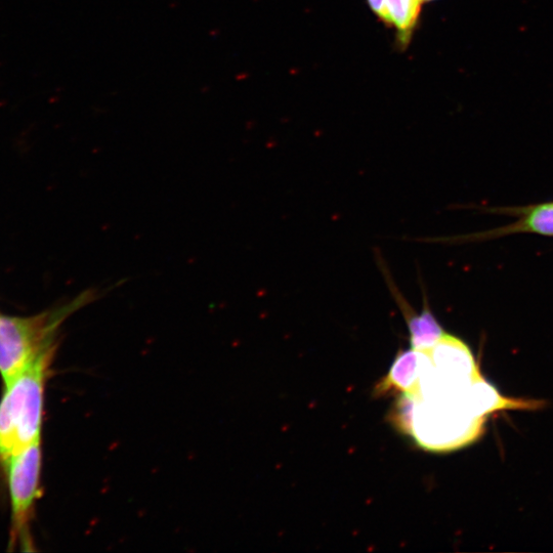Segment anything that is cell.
<instances>
[{"instance_id": "cell-2", "label": "cell", "mask_w": 553, "mask_h": 553, "mask_svg": "<svg viewBox=\"0 0 553 553\" xmlns=\"http://www.w3.org/2000/svg\"><path fill=\"white\" fill-rule=\"evenodd\" d=\"M63 315L44 313L33 317L0 315V375L5 385L23 372L45 349L55 345Z\"/></svg>"}, {"instance_id": "cell-9", "label": "cell", "mask_w": 553, "mask_h": 553, "mask_svg": "<svg viewBox=\"0 0 553 553\" xmlns=\"http://www.w3.org/2000/svg\"><path fill=\"white\" fill-rule=\"evenodd\" d=\"M423 3L433 2V0H422Z\"/></svg>"}, {"instance_id": "cell-8", "label": "cell", "mask_w": 553, "mask_h": 553, "mask_svg": "<svg viewBox=\"0 0 553 553\" xmlns=\"http://www.w3.org/2000/svg\"><path fill=\"white\" fill-rule=\"evenodd\" d=\"M368 5L373 13L387 26L392 27V21L388 10L387 0H368Z\"/></svg>"}, {"instance_id": "cell-1", "label": "cell", "mask_w": 553, "mask_h": 553, "mask_svg": "<svg viewBox=\"0 0 553 553\" xmlns=\"http://www.w3.org/2000/svg\"><path fill=\"white\" fill-rule=\"evenodd\" d=\"M56 345L42 351L8 385L0 401V460L40 442L47 379Z\"/></svg>"}, {"instance_id": "cell-3", "label": "cell", "mask_w": 553, "mask_h": 553, "mask_svg": "<svg viewBox=\"0 0 553 553\" xmlns=\"http://www.w3.org/2000/svg\"><path fill=\"white\" fill-rule=\"evenodd\" d=\"M12 505L11 544L19 540L21 545H31L29 522L33 507L39 497L41 474L40 442L23 449L6 463Z\"/></svg>"}, {"instance_id": "cell-4", "label": "cell", "mask_w": 553, "mask_h": 553, "mask_svg": "<svg viewBox=\"0 0 553 553\" xmlns=\"http://www.w3.org/2000/svg\"><path fill=\"white\" fill-rule=\"evenodd\" d=\"M502 214L516 215L519 220L508 226L485 233L467 236L469 240H489L512 234H537L553 237V202L541 203L519 208L494 209Z\"/></svg>"}, {"instance_id": "cell-7", "label": "cell", "mask_w": 553, "mask_h": 553, "mask_svg": "<svg viewBox=\"0 0 553 553\" xmlns=\"http://www.w3.org/2000/svg\"><path fill=\"white\" fill-rule=\"evenodd\" d=\"M392 27L397 29L398 46L406 49L421 13L422 0H387Z\"/></svg>"}, {"instance_id": "cell-5", "label": "cell", "mask_w": 553, "mask_h": 553, "mask_svg": "<svg viewBox=\"0 0 553 553\" xmlns=\"http://www.w3.org/2000/svg\"><path fill=\"white\" fill-rule=\"evenodd\" d=\"M431 362L430 352L411 349L401 352L395 359L389 374L375 388V394L382 396L402 392L413 397L419 389L422 374Z\"/></svg>"}, {"instance_id": "cell-6", "label": "cell", "mask_w": 553, "mask_h": 553, "mask_svg": "<svg viewBox=\"0 0 553 553\" xmlns=\"http://www.w3.org/2000/svg\"><path fill=\"white\" fill-rule=\"evenodd\" d=\"M388 283L393 291L394 299L406 319L411 349L420 352H430L446 332L430 309L428 302L424 301L423 311L417 314L394 286V282L388 279Z\"/></svg>"}]
</instances>
